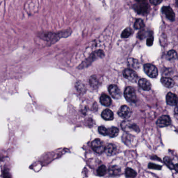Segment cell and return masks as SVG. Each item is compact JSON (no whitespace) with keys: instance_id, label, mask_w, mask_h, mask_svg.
I'll return each mask as SVG.
<instances>
[{"instance_id":"obj_3","label":"cell","mask_w":178,"mask_h":178,"mask_svg":"<svg viewBox=\"0 0 178 178\" xmlns=\"http://www.w3.org/2000/svg\"><path fill=\"white\" fill-rule=\"evenodd\" d=\"M121 127H122V130L125 131V132H135L138 133L140 131V129L137 125L127 120L123 121L122 122Z\"/></svg>"},{"instance_id":"obj_34","label":"cell","mask_w":178,"mask_h":178,"mask_svg":"<svg viewBox=\"0 0 178 178\" xmlns=\"http://www.w3.org/2000/svg\"><path fill=\"white\" fill-rule=\"evenodd\" d=\"M146 0H135V1H136L137 2H146Z\"/></svg>"},{"instance_id":"obj_31","label":"cell","mask_w":178,"mask_h":178,"mask_svg":"<svg viewBox=\"0 0 178 178\" xmlns=\"http://www.w3.org/2000/svg\"><path fill=\"white\" fill-rule=\"evenodd\" d=\"M153 41H154V39H153V37H149V38L147 39V41H146V44H147V45L148 46H149V47L152 46L153 44Z\"/></svg>"},{"instance_id":"obj_27","label":"cell","mask_w":178,"mask_h":178,"mask_svg":"<svg viewBox=\"0 0 178 178\" xmlns=\"http://www.w3.org/2000/svg\"><path fill=\"white\" fill-rule=\"evenodd\" d=\"M167 57L168 59L170 60H176L177 58V54L175 50H170L167 54Z\"/></svg>"},{"instance_id":"obj_21","label":"cell","mask_w":178,"mask_h":178,"mask_svg":"<svg viewBox=\"0 0 178 178\" xmlns=\"http://www.w3.org/2000/svg\"><path fill=\"white\" fill-rule=\"evenodd\" d=\"M108 173L110 176H118V175H119L121 173V170L117 166H112V167H110L109 169Z\"/></svg>"},{"instance_id":"obj_1","label":"cell","mask_w":178,"mask_h":178,"mask_svg":"<svg viewBox=\"0 0 178 178\" xmlns=\"http://www.w3.org/2000/svg\"><path fill=\"white\" fill-rule=\"evenodd\" d=\"M71 29H66L58 32H53L50 31H41L37 33V36L39 38L49 43V46H51L63 38H67L71 35Z\"/></svg>"},{"instance_id":"obj_18","label":"cell","mask_w":178,"mask_h":178,"mask_svg":"<svg viewBox=\"0 0 178 178\" xmlns=\"http://www.w3.org/2000/svg\"><path fill=\"white\" fill-rule=\"evenodd\" d=\"M100 102L102 105L108 107L111 104V99L108 95L104 94L100 97Z\"/></svg>"},{"instance_id":"obj_14","label":"cell","mask_w":178,"mask_h":178,"mask_svg":"<svg viewBox=\"0 0 178 178\" xmlns=\"http://www.w3.org/2000/svg\"><path fill=\"white\" fill-rule=\"evenodd\" d=\"M138 85L141 88H142L145 91L150 90L152 87V85L150 84V81L146 79H140L138 81Z\"/></svg>"},{"instance_id":"obj_25","label":"cell","mask_w":178,"mask_h":178,"mask_svg":"<svg viewBox=\"0 0 178 178\" xmlns=\"http://www.w3.org/2000/svg\"><path fill=\"white\" fill-rule=\"evenodd\" d=\"M144 27H145V24L142 19H138L135 21V24H134V27L135 29H141L144 28Z\"/></svg>"},{"instance_id":"obj_10","label":"cell","mask_w":178,"mask_h":178,"mask_svg":"<svg viewBox=\"0 0 178 178\" xmlns=\"http://www.w3.org/2000/svg\"><path fill=\"white\" fill-rule=\"evenodd\" d=\"M109 92L113 98L120 99L122 96V92L119 88L115 85H111L109 87Z\"/></svg>"},{"instance_id":"obj_19","label":"cell","mask_w":178,"mask_h":178,"mask_svg":"<svg viewBox=\"0 0 178 178\" xmlns=\"http://www.w3.org/2000/svg\"><path fill=\"white\" fill-rule=\"evenodd\" d=\"M119 130L117 127H112L107 129V135L110 138H115L119 134Z\"/></svg>"},{"instance_id":"obj_17","label":"cell","mask_w":178,"mask_h":178,"mask_svg":"<svg viewBox=\"0 0 178 178\" xmlns=\"http://www.w3.org/2000/svg\"><path fill=\"white\" fill-rule=\"evenodd\" d=\"M161 82L164 86L167 88H172L175 85V81L173 79L169 77H162Z\"/></svg>"},{"instance_id":"obj_9","label":"cell","mask_w":178,"mask_h":178,"mask_svg":"<svg viewBox=\"0 0 178 178\" xmlns=\"http://www.w3.org/2000/svg\"><path fill=\"white\" fill-rule=\"evenodd\" d=\"M118 114L122 119H128L131 117V111L129 107L126 105H124L122 106L119 110Z\"/></svg>"},{"instance_id":"obj_4","label":"cell","mask_w":178,"mask_h":178,"mask_svg":"<svg viewBox=\"0 0 178 178\" xmlns=\"http://www.w3.org/2000/svg\"><path fill=\"white\" fill-rule=\"evenodd\" d=\"M135 11L140 15H145L149 12V6L146 2L138 3L134 6Z\"/></svg>"},{"instance_id":"obj_8","label":"cell","mask_w":178,"mask_h":178,"mask_svg":"<svg viewBox=\"0 0 178 178\" xmlns=\"http://www.w3.org/2000/svg\"><path fill=\"white\" fill-rule=\"evenodd\" d=\"M123 76L126 79L132 83H135L138 81V75L133 70L127 69L123 71Z\"/></svg>"},{"instance_id":"obj_23","label":"cell","mask_w":178,"mask_h":178,"mask_svg":"<svg viewBox=\"0 0 178 178\" xmlns=\"http://www.w3.org/2000/svg\"><path fill=\"white\" fill-rule=\"evenodd\" d=\"M132 29L130 27H127L122 31V33H121V37L122 38H127L128 37H129L132 34Z\"/></svg>"},{"instance_id":"obj_32","label":"cell","mask_w":178,"mask_h":178,"mask_svg":"<svg viewBox=\"0 0 178 178\" xmlns=\"http://www.w3.org/2000/svg\"><path fill=\"white\" fill-rule=\"evenodd\" d=\"M144 36H145V31H143V29L142 31H140L138 33V38L140 39H142L144 37Z\"/></svg>"},{"instance_id":"obj_16","label":"cell","mask_w":178,"mask_h":178,"mask_svg":"<svg viewBox=\"0 0 178 178\" xmlns=\"http://www.w3.org/2000/svg\"><path fill=\"white\" fill-rule=\"evenodd\" d=\"M102 117L104 119L107 121L112 120L114 118V115L111 110L108 109L104 110L102 113Z\"/></svg>"},{"instance_id":"obj_12","label":"cell","mask_w":178,"mask_h":178,"mask_svg":"<svg viewBox=\"0 0 178 178\" xmlns=\"http://www.w3.org/2000/svg\"><path fill=\"white\" fill-rule=\"evenodd\" d=\"M162 12L169 20L173 22L175 19V14L170 6H163L162 8Z\"/></svg>"},{"instance_id":"obj_29","label":"cell","mask_w":178,"mask_h":178,"mask_svg":"<svg viewBox=\"0 0 178 178\" xmlns=\"http://www.w3.org/2000/svg\"><path fill=\"white\" fill-rule=\"evenodd\" d=\"M98 132L102 135H107V129L104 126H100L98 127Z\"/></svg>"},{"instance_id":"obj_15","label":"cell","mask_w":178,"mask_h":178,"mask_svg":"<svg viewBox=\"0 0 178 178\" xmlns=\"http://www.w3.org/2000/svg\"><path fill=\"white\" fill-rule=\"evenodd\" d=\"M104 151L108 155H113L117 152V148L113 144H109L107 146L105 147Z\"/></svg>"},{"instance_id":"obj_2","label":"cell","mask_w":178,"mask_h":178,"mask_svg":"<svg viewBox=\"0 0 178 178\" xmlns=\"http://www.w3.org/2000/svg\"><path fill=\"white\" fill-rule=\"evenodd\" d=\"M104 56V52L99 50L97 51H95L94 52H93L92 54L89 56V58L88 59H87L85 61L83 62L80 65L79 67L81 68H84L85 67H87L90 65V64L92 63L93 61H95V60L98 59V58H102Z\"/></svg>"},{"instance_id":"obj_11","label":"cell","mask_w":178,"mask_h":178,"mask_svg":"<svg viewBox=\"0 0 178 178\" xmlns=\"http://www.w3.org/2000/svg\"><path fill=\"white\" fill-rule=\"evenodd\" d=\"M171 123L170 118L167 115H163L160 117L157 121V125L159 127H168Z\"/></svg>"},{"instance_id":"obj_24","label":"cell","mask_w":178,"mask_h":178,"mask_svg":"<svg viewBox=\"0 0 178 178\" xmlns=\"http://www.w3.org/2000/svg\"><path fill=\"white\" fill-rule=\"evenodd\" d=\"M136 172L132 169L127 168L125 170V176L128 178H134L136 176Z\"/></svg>"},{"instance_id":"obj_26","label":"cell","mask_w":178,"mask_h":178,"mask_svg":"<svg viewBox=\"0 0 178 178\" xmlns=\"http://www.w3.org/2000/svg\"><path fill=\"white\" fill-rule=\"evenodd\" d=\"M107 168L104 165L100 166L97 170V173L99 176H104L107 173Z\"/></svg>"},{"instance_id":"obj_33","label":"cell","mask_w":178,"mask_h":178,"mask_svg":"<svg viewBox=\"0 0 178 178\" xmlns=\"http://www.w3.org/2000/svg\"><path fill=\"white\" fill-rule=\"evenodd\" d=\"M163 1V0H150V2L153 5H158Z\"/></svg>"},{"instance_id":"obj_13","label":"cell","mask_w":178,"mask_h":178,"mask_svg":"<svg viewBox=\"0 0 178 178\" xmlns=\"http://www.w3.org/2000/svg\"><path fill=\"white\" fill-rule=\"evenodd\" d=\"M166 101L169 105L176 106L178 103V98L176 95L170 92L167 95Z\"/></svg>"},{"instance_id":"obj_7","label":"cell","mask_w":178,"mask_h":178,"mask_svg":"<svg viewBox=\"0 0 178 178\" xmlns=\"http://www.w3.org/2000/svg\"><path fill=\"white\" fill-rule=\"evenodd\" d=\"M105 147L104 142L99 138H96L92 142V148L97 154H100L104 152Z\"/></svg>"},{"instance_id":"obj_20","label":"cell","mask_w":178,"mask_h":178,"mask_svg":"<svg viewBox=\"0 0 178 178\" xmlns=\"http://www.w3.org/2000/svg\"><path fill=\"white\" fill-rule=\"evenodd\" d=\"M127 63L128 65L132 69L136 70L140 67V63L136 59L130 58L127 60Z\"/></svg>"},{"instance_id":"obj_30","label":"cell","mask_w":178,"mask_h":178,"mask_svg":"<svg viewBox=\"0 0 178 178\" xmlns=\"http://www.w3.org/2000/svg\"><path fill=\"white\" fill-rule=\"evenodd\" d=\"M148 167L150 169H157V170H160L161 169V167L159 165H157L154 163H150L148 165Z\"/></svg>"},{"instance_id":"obj_5","label":"cell","mask_w":178,"mask_h":178,"mask_svg":"<svg viewBox=\"0 0 178 178\" xmlns=\"http://www.w3.org/2000/svg\"><path fill=\"white\" fill-rule=\"evenodd\" d=\"M144 70L146 74L151 78H156L158 76V70L152 64H146L144 65Z\"/></svg>"},{"instance_id":"obj_6","label":"cell","mask_w":178,"mask_h":178,"mask_svg":"<svg viewBox=\"0 0 178 178\" xmlns=\"http://www.w3.org/2000/svg\"><path fill=\"white\" fill-rule=\"evenodd\" d=\"M124 97L127 102L134 103L136 100V94L135 90L132 87L128 86L124 91Z\"/></svg>"},{"instance_id":"obj_22","label":"cell","mask_w":178,"mask_h":178,"mask_svg":"<svg viewBox=\"0 0 178 178\" xmlns=\"http://www.w3.org/2000/svg\"><path fill=\"white\" fill-rule=\"evenodd\" d=\"M164 162L165 163V164H166V165H167L168 167L171 169H175L176 171H177V170H178V165H173L172 160L170 158H169L168 157H165V158H164Z\"/></svg>"},{"instance_id":"obj_28","label":"cell","mask_w":178,"mask_h":178,"mask_svg":"<svg viewBox=\"0 0 178 178\" xmlns=\"http://www.w3.org/2000/svg\"><path fill=\"white\" fill-rule=\"evenodd\" d=\"M89 82H90V84L92 87L96 86L98 85V81L97 80V78L95 76H92L90 77Z\"/></svg>"}]
</instances>
